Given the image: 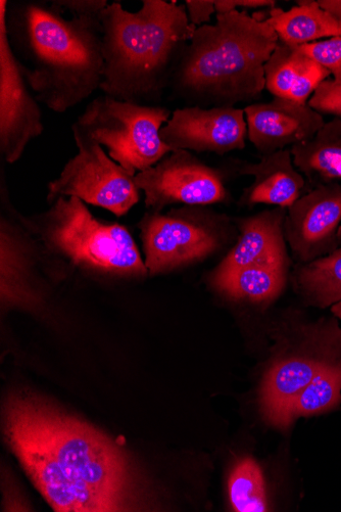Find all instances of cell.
<instances>
[{
    "instance_id": "6da1fadb",
    "label": "cell",
    "mask_w": 341,
    "mask_h": 512,
    "mask_svg": "<svg viewBox=\"0 0 341 512\" xmlns=\"http://www.w3.org/2000/svg\"><path fill=\"white\" fill-rule=\"evenodd\" d=\"M4 424L10 448L55 511L131 508L130 461L103 432L31 394L8 399Z\"/></svg>"
},
{
    "instance_id": "7a4b0ae2",
    "label": "cell",
    "mask_w": 341,
    "mask_h": 512,
    "mask_svg": "<svg viewBox=\"0 0 341 512\" xmlns=\"http://www.w3.org/2000/svg\"><path fill=\"white\" fill-rule=\"evenodd\" d=\"M12 50L37 101L63 114L101 89L104 72L99 18L66 19L50 2H8Z\"/></svg>"
},
{
    "instance_id": "3957f363",
    "label": "cell",
    "mask_w": 341,
    "mask_h": 512,
    "mask_svg": "<svg viewBox=\"0 0 341 512\" xmlns=\"http://www.w3.org/2000/svg\"><path fill=\"white\" fill-rule=\"evenodd\" d=\"M278 43L269 23L247 11L216 15L215 24L193 33L172 75V90L202 108L254 101L266 88L265 65Z\"/></svg>"
},
{
    "instance_id": "277c9868",
    "label": "cell",
    "mask_w": 341,
    "mask_h": 512,
    "mask_svg": "<svg viewBox=\"0 0 341 512\" xmlns=\"http://www.w3.org/2000/svg\"><path fill=\"white\" fill-rule=\"evenodd\" d=\"M104 72L101 90L116 100L142 104L161 96L197 27L177 2L143 0L129 12L110 3L100 16ZM143 105V104H142Z\"/></svg>"
},
{
    "instance_id": "5b68a950",
    "label": "cell",
    "mask_w": 341,
    "mask_h": 512,
    "mask_svg": "<svg viewBox=\"0 0 341 512\" xmlns=\"http://www.w3.org/2000/svg\"><path fill=\"white\" fill-rule=\"evenodd\" d=\"M21 219L48 249L80 268L118 276L149 273L128 229L96 219L80 199L61 197L50 210Z\"/></svg>"
},
{
    "instance_id": "8992f818",
    "label": "cell",
    "mask_w": 341,
    "mask_h": 512,
    "mask_svg": "<svg viewBox=\"0 0 341 512\" xmlns=\"http://www.w3.org/2000/svg\"><path fill=\"white\" fill-rule=\"evenodd\" d=\"M171 115L165 107L104 95L87 105L72 125V131L73 135L106 147L111 159L136 175L174 152L161 137V130Z\"/></svg>"
},
{
    "instance_id": "52a82bcc",
    "label": "cell",
    "mask_w": 341,
    "mask_h": 512,
    "mask_svg": "<svg viewBox=\"0 0 341 512\" xmlns=\"http://www.w3.org/2000/svg\"><path fill=\"white\" fill-rule=\"evenodd\" d=\"M341 358V330L332 319L304 325L297 340L272 363L261 389V408L273 426L286 429L291 424V409L329 363Z\"/></svg>"
},
{
    "instance_id": "ba28073f",
    "label": "cell",
    "mask_w": 341,
    "mask_h": 512,
    "mask_svg": "<svg viewBox=\"0 0 341 512\" xmlns=\"http://www.w3.org/2000/svg\"><path fill=\"white\" fill-rule=\"evenodd\" d=\"M207 206H186L167 214L150 211L138 223L149 273H164L201 261L220 248L231 222Z\"/></svg>"
},
{
    "instance_id": "9c48e42d",
    "label": "cell",
    "mask_w": 341,
    "mask_h": 512,
    "mask_svg": "<svg viewBox=\"0 0 341 512\" xmlns=\"http://www.w3.org/2000/svg\"><path fill=\"white\" fill-rule=\"evenodd\" d=\"M74 138L78 154L48 184V203L74 197L117 217L126 215L140 199L135 175L111 159L101 145L81 136Z\"/></svg>"
},
{
    "instance_id": "30bf717a",
    "label": "cell",
    "mask_w": 341,
    "mask_h": 512,
    "mask_svg": "<svg viewBox=\"0 0 341 512\" xmlns=\"http://www.w3.org/2000/svg\"><path fill=\"white\" fill-rule=\"evenodd\" d=\"M135 182L145 196L146 207L154 212L175 204L211 206L229 200L221 172L184 150L137 173Z\"/></svg>"
},
{
    "instance_id": "8fae6325",
    "label": "cell",
    "mask_w": 341,
    "mask_h": 512,
    "mask_svg": "<svg viewBox=\"0 0 341 512\" xmlns=\"http://www.w3.org/2000/svg\"><path fill=\"white\" fill-rule=\"evenodd\" d=\"M8 0L0 3V150L13 164L44 130L42 113L10 43Z\"/></svg>"
},
{
    "instance_id": "7c38bea8",
    "label": "cell",
    "mask_w": 341,
    "mask_h": 512,
    "mask_svg": "<svg viewBox=\"0 0 341 512\" xmlns=\"http://www.w3.org/2000/svg\"><path fill=\"white\" fill-rule=\"evenodd\" d=\"M161 137L173 151L224 155L246 148L248 124L242 109L189 106L172 112Z\"/></svg>"
},
{
    "instance_id": "4fadbf2b",
    "label": "cell",
    "mask_w": 341,
    "mask_h": 512,
    "mask_svg": "<svg viewBox=\"0 0 341 512\" xmlns=\"http://www.w3.org/2000/svg\"><path fill=\"white\" fill-rule=\"evenodd\" d=\"M341 185L325 183L287 209L284 236L296 258L309 263L338 248Z\"/></svg>"
},
{
    "instance_id": "5bb4252c",
    "label": "cell",
    "mask_w": 341,
    "mask_h": 512,
    "mask_svg": "<svg viewBox=\"0 0 341 512\" xmlns=\"http://www.w3.org/2000/svg\"><path fill=\"white\" fill-rule=\"evenodd\" d=\"M248 137L263 156L306 143L325 124L309 104L274 98L245 109Z\"/></svg>"
},
{
    "instance_id": "9a60e30c",
    "label": "cell",
    "mask_w": 341,
    "mask_h": 512,
    "mask_svg": "<svg viewBox=\"0 0 341 512\" xmlns=\"http://www.w3.org/2000/svg\"><path fill=\"white\" fill-rule=\"evenodd\" d=\"M287 209L274 208L236 220L239 239L213 275L249 266H288L284 222Z\"/></svg>"
},
{
    "instance_id": "2e32d148",
    "label": "cell",
    "mask_w": 341,
    "mask_h": 512,
    "mask_svg": "<svg viewBox=\"0 0 341 512\" xmlns=\"http://www.w3.org/2000/svg\"><path fill=\"white\" fill-rule=\"evenodd\" d=\"M239 173L254 177L241 198L247 206L265 204L288 209L304 196L306 179L288 149L263 156L259 163L243 164Z\"/></svg>"
},
{
    "instance_id": "e0dca14e",
    "label": "cell",
    "mask_w": 341,
    "mask_h": 512,
    "mask_svg": "<svg viewBox=\"0 0 341 512\" xmlns=\"http://www.w3.org/2000/svg\"><path fill=\"white\" fill-rule=\"evenodd\" d=\"M330 72L304 54L299 46L278 43L265 65L266 89L274 98L308 104Z\"/></svg>"
},
{
    "instance_id": "ac0fdd59",
    "label": "cell",
    "mask_w": 341,
    "mask_h": 512,
    "mask_svg": "<svg viewBox=\"0 0 341 512\" xmlns=\"http://www.w3.org/2000/svg\"><path fill=\"white\" fill-rule=\"evenodd\" d=\"M31 231L19 216L15 220L2 216L0 224V273L2 297L6 304H25L32 301L29 288L31 277Z\"/></svg>"
},
{
    "instance_id": "d6986e66",
    "label": "cell",
    "mask_w": 341,
    "mask_h": 512,
    "mask_svg": "<svg viewBox=\"0 0 341 512\" xmlns=\"http://www.w3.org/2000/svg\"><path fill=\"white\" fill-rule=\"evenodd\" d=\"M288 11L273 8L265 19L274 29L279 42L302 46L322 38L341 36V25L314 0H301Z\"/></svg>"
},
{
    "instance_id": "ffe728a7",
    "label": "cell",
    "mask_w": 341,
    "mask_h": 512,
    "mask_svg": "<svg viewBox=\"0 0 341 512\" xmlns=\"http://www.w3.org/2000/svg\"><path fill=\"white\" fill-rule=\"evenodd\" d=\"M298 170L321 184L341 179V119L334 118L308 142L290 149Z\"/></svg>"
},
{
    "instance_id": "44dd1931",
    "label": "cell",
    "mask_w": 341,
    "mask_h": 512,
    "mask_svg": "<svg viewBox=\"0 0 341 512\" xmlns=\"http://www.w3.org/2000/svg\"><path fill=\"white\" fill-rule=\"evenodd\" d=\"M288 266H249L223 275H213L214 287L225 296L253 303L277 298L286 284Z\"/></svg>"
},
{
    "instance_id": "7402d4cb",
    "label": "cell",
    "mask_w": 341,
    "mask_h": 512,
    "mask_svg": "<svg viewBox=\"0 0 341 512\" xmlns=\"http://www.w3.org/2000/svg\"><path fill=\"white\" fill-rule=\"evenodd\" d=\"M301 265L296 283L310 305L327 308L341 301V247Z\"/></svg>"
},
{
    "instance_id": "603a6c76",
    "label": "cell",
    "mask_w": 341,
    "mask_h": 512,
    "mask_svg": "<svg viewBox=\"0 0 341 512\" xmlns=\"http://www.w3.org/2000/svg\"><path fill=\"white\" fill-rule=\"evenodd\" d=\"M341 403V358L324 366L291 409V421L331 411Z\"/></svg>"
},
{
    "instance_id": "cb8c5ba5",
    "label": "cell",
    "mask_w": 341,
    "mask_h": 512,
    "mask_svg": "<svg viewBox=\"0 0 341 512\" xmlns=\"http://www.w3.org/2000/svg\"><path fill=\"white\" fill-rule=\"evenodd\" d=\"M231 506L237 512H264L269 509L265 481L258 462L252 457L239 460L228 481Z\"/></svg>"
},
{
    "instance_id": "d4e9b609",
    "label": "cell",
    "mask_w": 341,
    "mask_h": 512,
    "mask_svg": "<svg viewBox=\"0 0 341 512\" xmlns=\"http://www.w3.org/2000/svg\"><path fill=\"white\" fill-rule=\"evenodd\" d=\"M300 50L341 82V36L299 46Z\"/></svg>"
},
{
    "instance_id": "484cf974",
    "label": "cell",
    "mask_w": 341,
    "mask_h": 512,
    "mask_svg": "<svg viewBox=\"0 0 341 512\" xmlns=\"http://www.w3.org/2000/svg\"><path fill=\"white\" fill-rule=\"evenodd\" d=\"M318 113H325L341 119V82L323 81L308 102Z\"/></svg>"
},
{
    "instance_id": "4316f807",
    "label": "cell",
    "mask_w": 341,
    "mask_h": 512,
    "mask_svg": "<svg viewBox=\"0 0 341 512\" xmlns=\"http://www.w3.org/2000/svg\"><path fill=\"white\" fill-rule=\"evenodd\" d=\"M50 3L61 13H70L72 18H99L110 4L108 0H52Z\"/></svg>"
},
{
    "instance_id": "83f0119b",
    "label": "cell",
    "mask_w": 341,
    "mask_h": 512,
    "mask_svg": "<svg viewBox=\"0 0 341 512\" xmlns=\"http://www.w3.org/2000/svg\"><path fill=\"white\" fill-rule=\"evenodd\" d=\"M189 22L197 28L210 25L216 14L215 0H186L184 3Z\"/></svg>"
},
{
    "instance_id": "f1b7e54d",
    "label": "cell",
    "mask_w": 341,
    "mask_h": 512,
    "mask_svg": "<svg viewBox=\"0 0 341 512\" xmlns=\"http://www.w3.org/2000/svg\"><path fill=\"white\" fill-rule=\"evenodd\" d=\"M276 7L274 0H215L216 15L228 14L237 9L243 11L258 9H273Z\"/></svg>"
},
{
    "instance_id": "f546056e",
    "label": "cell",
    "mask_w": 341,
    "mask_h": 512,
    "mask_svg": "<svg viewBox=\"0 0 341 512\" xmlns=\"http://www.w3.org/2000/svg\"><path fill=\"white\" fill-rule=\"evenodd\" d=\"M317 3L341 25V0H317Z\"/></svg>"
},
{
    "instance_id": "4dcf8cb0",
    "label": "cell",
    "mask_w": 341,
    "mask_h": 512,
    "mask_svg": "<svg viewBox=\"0 0 341 512\" xmlns=\"http://www.w3.org/2000/svg\"><path fill=\"white\" fill-rule=\"evenodd\" d=\"M331 311L341 321V301L331 306Z\"/></svg>"
},
{
    "instance_id": "1f68e13d",
    "label": "cell",
    "mask_w": 341,
    "mask_h": 512,
    "mask_svg": "<svg viewBox=\"0 0 341 512\" xmlns=\"http://www.w3.org/2000/svg\"><path fill=\"white\" fill-rule=\"evenodd\" d=\"M338 243H339V246L341 247V225L338 230Z\"/></svg>"
}]
</instances>
